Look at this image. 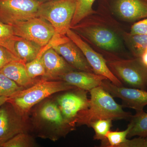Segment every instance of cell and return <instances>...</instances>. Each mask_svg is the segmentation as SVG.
<instances>
[{
	"instance_id": "1",
	"label": "cell",
	"mask_w": 147,
	"mask_h": 147,
	"mask_svg": "<svg viewBox=\"0 0 147 147\" xmlns=\"http://www.w3.org/2000/svg\"><path fill=\"white\" fill-rule=\"evenodd\" d=\"M70 29L98 53L107 52L118 55L124 50V31L100 3L97 10Z\"/></svg>"
},
{
	"instance_id": "2",
	"label": "cell",
	"mask_w": 147,
	"mask_h": 147,
	"mask_svg": "<svg viewBox=\"0 0 147 147\" xmlns=\"http://www.w3.org/2000/svg\"><path fill=\"white\" fill-rule=\"evenodd\" d=\"M30 131L41 139L56 142L75 129L64 117L55 99L48 97L33 107L28 114Z\"/></svg>"
},
{
	"instance_id": "3",
	"label": "cell",
	"mask_w": 147,
	"mask_h": 147,
	"mask_svg": "<svg viewBox=\"0 0 147 147\" xmlns=\"http://www.w3.org/2000/svg\"><path fill=\"white\" fill-rule=\"evenodd\" d=\"M90 94L89 106L79 112L75 119L76 125L90 127L92 122L100 119L130 120L132 114L123 110L113 97L102 86L93 89Z\"/></svg>"
},
{
	"instance_id": "4",
	"label": "cell",
	"mask_w": 147,
	"mask_h": 147,
	"mask_svg": "<svg viewBox=\"0 0 147 147\" xmlns=\"http://www.w3.org/2000/svg\"><path fill=\"white\" fill-rule=\"evenodd\" d=\"M76 87L61 81L45 80L41 78L34 85L19 91L7 101L22 115L28 116L29 112L38 103L59 92L67 91Z\"/></svg>"
},
{
	"instance_id": "5",
	"label": "cell",
	"mask_w": 147,
	"mask_h": 147,
	"mask_svg": "<svg viewBox=\"0 0 147 147\" xmlns=\"http://www.w3.org/2000/svg\"><path fill=\"white\" fill-rule=\"evenodd\" d=\"M112 73L129 88L147 89V67L140 58L123 59L107 52H100Z\"/></svg>"
},
{
	"instance_id": "6",
	"label": "cell",
	"mask_w": 147,
	"mask_h": 147,
	"mask_svg": "<svg viewBox=\"0 0 147 147\" xmlns=\"http://www.w3.org/2000/svg\"><path fill=\"white\" fill-rule=\"evenodd\" d=\"M76 8V0H51L42 3L37 17L52 25L55 30V38H63L71 28Z\"/></svg>"
},
{
	"instance_id": "7",
	"label": "cell",
	"mask_w": 147,
	"mask_h": 147,
	"mask_svg": "<svg viewBox=\"0 0 147 147\" xmlns=\"http://www.w3.org/2000/svg\"><path fill=\"white\" fill-rule=\"evenodd\" d=\"M14 34L44 47L55 34L54 28L49 22L40 17L16 22L11 25Z\"/></svg>"
},
{
	"instance_id": "8",
	"label": "cell",
	"mask_w": 147,
	"mask_h": 147,
	"mask_svg": "<svg viewBox=\"0 0 147 147\" xmlns=\"http://www.w3.org/2000/svg\"><path fill=\"white\" fill-rule=\"evenodd\" d=\"M40 0H0V21L11 25L37 17Z\"/></svg>"
},
{
	"instance_id": "9",
	"label": "cell",
	"mask_w": 147,
	"mask_h": 147,
	"mask_svg": "<svg viewBox=\"0 0 147 147\" xmlns=\"http://www.w3.org/2000/svg\"><path fill=\"white\" fill-rule=\"evenodd\" d=\"M30 131L28 116L19 114L8 101L0 107V147L16 134Z\"/></svg>"
},
{
	"instance_id": "10",
	"label": "cell",
	"mask_w": 147,
	"mask_h": 147,
	"mask_svg": "<svg viewBox=\"0 0 147 147\" xmlns=\"http://www.w3.org/2000/svg\"><path fill=\"white\" fill-rule=\"evenodd\" d=\"M112 15L126 22L147 18V0H100Z\"/></svg>"
},
{
	"instance_id": "11",
	"label": "cell",
	"mask_w": 147,
	"mask_h": 147,
	"mask_svg": "<svg viewBox=\"0 0 147 147\" xmlns=\"http://www.w3.org/2000/svg\"><path fill=\"white\" fill-rule=\"evenodd\" d=\"M66 36L82 50L94 73L105 76L116 86H123L110 71L102 55L94 50L71 29L67 31Z\"/></svg>"
},
{
	"instance_id": "12",
	"label": "cell",
	"mask_w": 147,
	"mask_h": 147,
	"mask_svg": "<svg viewBox=\"0 0 147 147\" xmlns=\"http://www.w3.org/2000/svg\"><path fill=\"white\" fill-rule=\"evenodd\" d=\"M88 92L76 88L59 95L55 99L64 118L75 126V119L78 113L89 106Z\"/></svg>"
},
{
	"instance_id": "13",
	"label": "cell",
	"mask_w": 147,
	"mask_h": 147,
	"mask_svg": "<svg viewBox=\"0 0 147 147\" xmlns=\"http://www.w3.org/2000/svg\"><path fill=\"white\" fill-rule=\"evenodd\" d=\"M101 86L113 97L122 100V107L131 108L136 111L144 110L147 105V91L146 90L135 88L119 86L108 79L102 81Z\"/></svg>"
},
{
	"instance_id": "14",
	"label": "cell",
	"mask_w": 147,
	"mask_h": 147,
	"mask_svg": "<svg viewBox=\"0 0 147 147\" xmlns=\"http://www.w3.org/2000/svg\"><path fill=\"white\" fill-rule=\"evenodd\" d=\"M53 44L49 43L42 54V59L45 69V74L42 79L57 81L58 78L65 74L76 70L54 49Z\"/></svg>"
},
{
	"instance_id": "15",
	"label": "cell",
	"mask_w": 147,
	"mask_h": 147,
	"mask_svg": "<svg viewBox=\"0 0 147 147\" xmlns=\"http://www.w3.org/2000/svg\"><path fill=\"white\" fill-rule=\"evenodd\" d=\"M52 47L76 70L94 73L82 50L70 39Z\"/></svg>"
},
{
	"instance_id": "16",
	"label": "cell",
	"mask_w": 147,
	"mask_h": 147,
	"mask_svg": "<svg viewBox=\"0 0 147 147\" xmlns=\"http://www.w3.org/2000/svg\"><path fill=\"white\" fill-rule=\"evenodd\" d=\"M105 76L87 71L74 70L61 75L57 81H61L81 89L90 92L100 86Z\"/></svg>"
},
{
	"instance_id": "17",
	"label": "cell",
	"mask_w": 147,
	"mask_h": 147,
	"mask_svg": "<svg viewBox=\"0 0 147 147\" xmlns=\"http://www.w3.org/2000/svg\"><path fill=\"white\" fill-rule=\"evenodd\" d=\"M0 73L24 88L32 86L41 79L31 78L27 73L26 63L21 60L12 61L7 64L0 69Z\"/></svg>"
},
{
	"instance_id": "18",
	"label": "cell",
	"mask_w": 147,
	"mask_h": 147,
	"mask_svg": "<svg viewBox=\"0 0 147 147\" xmlns=\"http://www.w3.org/2000/svg\"><path fill=\"white\" fill-rule=\"evenodd\" d=\"M43 47L36 43L23 38H20L15 42V49L17 56L25 63L37 57Z\"/></svg>"
},
{
	"instance_id": "19",
	"label": "cell",
	"mask_w": 147,
	"mask_h": 147,
	"mask_svg": "<svg viewBox=\"0 0 147 147\" xmlns=\"http://www.w3.org/2000/svg\"><path fill=\"white\" fill-rule=\"evenodd\" d=\"M123 38L134 57L141 58L147 48V35L124 31Z\"/></svg>"
},
{
	"instance_id": "20",
	"label": "cell",
	"mask_w": 147,
	"mask_h": 147,
	"mask_svg": "<svg viewBox=\"0 0 147 147\" xmlns=\"http://www.w3.org/2000/svg\"><path fill=\"white\" fill-rule=\"evenodd\" d=\"M129 121L128 125L130 129L127 139L134 136L147 137V113L144 110L136 111L135 115H132Z\"/></svg>"
},
{
	"instance_id": "21",
	"label": "cell",
	"mask_w": 147,
	"mask_h": 147,
	"mask_svg": "<svg viewBox=\"0 0 147 147\" xmlns=\"http://www.w3.org/2000/svg\"><path fill=\"white\" fill-rule=\"evenodd\" d=\"M20 38L14 34L11 25L0 21V46L5 47L18 58L15 51V44Z\"/></svg>"
},
{
	"instance_id": "22",
	"label": "cell",
	"mask_w": 147,
	"mask_h": 147,
	"mask_svg": "<svg viewBox=\"0 0 147 147\" xmlns=\"http://www.w3.org/2000/svg\"><path fill=\"white\" fill-rule=\"evenodd\" d=\"M96 0H76V8L71 27L75 26L94 11L93 5Z\"/></svg>"
},
{
	"instance_id": "23",
	"label": "cell",
	"mask_w": 147,
	"mask_h": 147,
	"mask_svg": "<svg viewBox=\"0 0 147 147\" xmlns=\"http://www.w3.org/2000/svg\"><path fill=\"white\" fill-rule=\"evenodd\" d=\"M130 129L128 125L125 130L121 131H109L105 136V139L101 141V146L121 147L127 140V136Z\"/></svg>"
},
{
	"instance_id": "24",
	"label": "cell",
	"mask_w": 147,
	"mask_h": 147,
	"mask_svg": "<svg viewBox=\"0 0 147 147\" xmlns=\"http://www.w3.org/2000/svg\"><path fill=\"white\" fill-rule=\"evenodd\" d=\"M37 146L35 140L28 132H21L3 144L1 147H34Z\"/></svg>"
},
{
	"instance_id": "25",
	"label": "cell",
	"mask_w": 147,
	"mask_h": 147,
	"mask_svg": "<svg viewBox=\"0 0 147 147\" xmlns=\"http://www.w3.org/2000/svg\"><path fill=\"white\" fill-rule=\"evenodd\" d=\"M47 45L43 47L38 56L34 60L26 63V68L28 75L32 79H36L39 76H44L45 69L42 62V56L43 52L47 48Z\"/></svg>"
},
{
	"instance_id": "26",
	"label": "cell",
	"mask_w": 147,
	"mask_h": 147,
	"mask_svg": "<svg viewBox=\"0 0 147 147\" xmlns=\"http://www.w3.org/2000/svg\"><path fill=\"white\" fill-rule=\"evenodd\" d=\"M24 88L0 73V96L10 97Z\"/></svg>"
},
{
	"instance_id": "27",
	"label": "cell",
	"mask_w": 147,
	"mask_h": 147,
	"mask_svg": "<svg viewBox=\"0 0 147 147\" xmlns=\"http://www.w3.org/2000/svg\"><path fill=\"white\" fill-rule=\"evenodd\" d=\"M112 121L110 119H104L95 121L91 123L90 127H92L94 131V140L101 141L105 140L106 134L112 127Z\"/></svg>"
},
{
	"instance_id": "28",
	"label": "cell",
	"mask_w": 147,
	"mask_h": 147,
	"mask_svg": "<svg viewBox=\"0 0 147 147\" xmlns=\"http://www.w3.org/2000/svg\"><path fill=\"white\" fill-rule=\"evenodd\" d=\"M19 60L21 59L10 51L5 47L0 46V69L12 61Z\"/></svg>"
},
{
	"instance_id": "29",
	"label": "cell",
	"mask_w": 147,
	"mask_h": 147,
	"mask_svg": "<svg viewBox=\"0 0 147 147\" xmlns=\"http://www.w3.org/2000/svg\"><path fill=\"white\" fill-rule=\"evenodd\" d=\"M132 34H139L147 35V18L139 20L131 26L130 31Z\"/></svg>"
},
{
	"instance_id": "30",
	"label": "cell",
	"mask_w": 147,
	"mask_h": 147,
	"mask_svg": "<svg viewBox=\"0 0 147 147\" xmlns=\"http://www.w3.org/2000/svg\"><path fill=\"white\" fill-rule=\"evenodd\" d=\"M121 147H147V137L127 139Z\"/></svg>"
},
{
	"instance_id": "31",
	"label": "cell",
	"mask_w": 147,
	"mask_h": 147,
	"mask_svg": "<svg viewBox=\"0 0 147 147\" xmlns=\"http://www.w3.org/2000/svg\"><path fill=\"white\" fill-rule=\"evenodd\" d=\"M140 59L142 61V62L147 67V48Z\"/></svg>"
},
{
	"instance_id": "32",
	"label": "cell",
	"mask_w": 147,
	"mask_h": 147,
	"mask_svg": "<svg viewBox=\"0 0 147 147\" xmlns=\"http://www.w3.org/2000/svg\"><path fill=\"white\" fill-rule=\"evenodd\" d=\"M9 98V97L6 96H0V107L6 102L8 100Z\"/></svg>"
},
{
	"instance_id": "33",
	"label": "cell",
	"mask_w": 147,
	"mask_h": 147,
	"mask_svg": "<svg viewBox=\"0 0 147 147\" xmlns=\"http://www.w3.org/2000/svg\"><path fill=\"white\" fill-rule=\"evenodd\" d=\"M40 1H51V0H40Z\"/></svg>"
}]
</instances>
